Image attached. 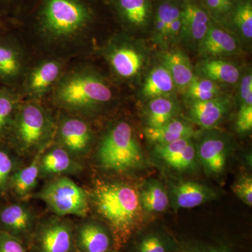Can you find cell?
Listing matches in <instances>:
<instances>
[{"label":"cell","mask_w":252,"mask_h":252,"mask_svg":"<svg viewBox=\"0 0 252 252\" xmlns=\"http://www.w3.org/2000/svg\"><path fill=\"white\" fill-rule=\"evenodd\" d=\"M89 200L109 225L114 248L119 250L142 222L143 210L139 190L126 182H98L93 189Z\"/></svg>","instance_id":"obj_1"},{"label":"cell","mask_w":252,"mask_h":252,"mask_svg":"<svg viewBox=\"0 0 252 252\" xmlns=\"http://www.w3.org/2000/svg\"><path fill=\"white\" fill-rule=\"evenodd\" d=\"M55 102L69 112L88 115L103 108L114 94L107 81L89 67H80L62 75L55 86Z\"/></svg>","instance_id":"obj_2"},{"label":"cell","mask_w":252,"mask_h":252,"mask_svg":"<svg viewBox=\"0 0 252 252\" xmlns=\"http://www.w3.org/2000/svg\"><path fill=\"white\" fill-rule=\"evenodd\" d=\"M56 130L54 118L41 104L20 103L4 142L20 158L34 157L51 145Z\"/></svg>","instance_id":"obj_3"},{"label":"cell","mask_w":252,"mask_h":252,"mask_svg":"<svg viewBox=\"0 0 252 252\" xmlns=\"http://www.w3.org/2000/svg\"><path fill=\"white\" fill-rule=\"evenodd\" d=\"M96 159L102 170L127 173L140 170L145 157L132 126L121 121L109 127L99 142Z\"/></svg>","instance_id":"obj_4"},{"label":"cell","mask_w":252,"mask_h":252,"mask_svg":"<svg viewBox=\"0 0 252 252\" xmlns=\"http://www.w3.org/2000/svg\"><path fill=\"white\" fill-rule=\"evenodd\" d=\"M92 11L81 0H44L39 14L43 34L55 40L74 37L92 20Z\"/></svg>","instance_id":"obj_5"},{"label":"cell","mask_w":252,"mask_h":252,"mask_svg":"<svg viewBox=\"0 0 252 252\" xmlns=\"http://www.w3.org/2000/svg\"><path fill=\"white\" fill-rule=\"evenodd\" d=\"M102 54L113 74L126 82L139 80L149 63L148 49L129 36H114L102 49Z\"/></svg>","instance_id":"obj_6"},{"label":"cell","mask_w":252,"mask_h":252,"mask_svg":"<svg viewBox=\"0 0 252 252\" xmlns=\"http://www.w3.org/2000/svg\"><path fill=\"white\" fill-rule=\"evenodd\" d=\"M35 196L57 216L85 217L89 213V194L67 176L54 177Z\"/></svg>","instance_id":"obj_7"},{"label":"cell","mask_w":252,"mask_h":252,"mask_svg":"<svg viewBox=\"0 0 252 252\" xmlns=\"http://www.w3.org/2000/svg\"><path fill=\"white\" fill-rule=\"evenodd\" d=\"M28 252H77L72 222L57 215L38 221Z\"/></svg>","instance_id":"obj_8"},{"label":"cell","mask_w":252,"mask_h":252,"mask_svg":"<svg viewBox=\"0 0 252 252\" xmlns=\"http://www.w3.org/2000/svg\"><path fill=\"white\" fill-rule=\"evenodd\" d=\"M37 223L35 212L23 200L0 204V231L21 240L28 250Z\"/></svg>","instance_id":"obj_9"},{"label":"cell","mask_w":252,"mask_h":252,"mask_svg":"<svg viewBox=\"0 0 252 252\" xmlns=\"http://www.w3.org/2000/svg\"><path fill=\"white\" fill-rule=\"evenodd\" d=\"M58 145L79 160L89 153L94 141L90 126L84 119L74 116L63 117L56 125Z\"/></svg>","instance_id":"obj_10"},{"label":"cell","mask_w":252,"mask_h":252,"mask_svg":"<svg viewBox=\"0 0 252 252\" xmlns=\"http://www.w3.org/2000/svg\"><path fill=\"white\" fill-rule=\"evenodd\" d=\"M211 23V18L198 0H183L180 43L197 51Z\"/></svg>","instance_id":"obj_11"},{"label":"cell","mask_w":252,"mask_h":252,"mask_svg":"<svg viewBox=\"0 0 252 252\" xmlns=\"http://www.w3.org/2000/svg\"><path fill=\"white\" fill-rule=\"evenodd\" d=\"M241 41L232 32L212 21L208 32L199 44L197 52L203 59L236 56L241 52Z\"/></svg>","instance_id":"obj_12"},{"label":"cell","mask_w":252,"mask_h":252,"mask_svg":"<svg viewBox=\"0 0 252 252\" xmlns=\"http://www.w3.org/2000/svg\"><path fill=\"white\" fill-rule=\"evenodd\" d=\"M112 2L126 29L133 32H144L150 30L153 0H112Z\"/></svg>","instance_id":"obj_13"},{"label":"cell","mask_w":252,"mask_h":252,"mask_svg":"<svg viewBox=\"0 0 252 252\" xmlns=\"http://www.w3.org/2000/svg\"><path fill=\"white\" fill-rule=\"evenodd\" d=\"M188 121L205 130H212L229 112L231 99L226 94L200 102H187Z\"/></svg>","instance_id":"obj_14"},{"label":"cell","mask_w":252,"mask_h":252,"mask_svg":"<svg viewBox=\"0 0 252 252\" xmlns=\"http://www.w3.org/2000/svg\"><path fill=\"white\" fill-rule=\"evenodd\" d=\"M228 148V139L221 133L209 132L204 136L196 148V153L207 173L216 175L223 171Z\"/></svg>","instance_id":"obj_15"},{"label":"cell","mask_w":252,"mask_h":252,"mask_svg":"<svg viewBox=\"0 0 252 252\" xmlns=\"http://www.w3.org/2000/svg\"><path fill=\"white\" fill-rule=\"evenodd\" d=\"M62 64L56 60H46L28 73L25 81V92L32 99H39L54 89L62 77Z\"/></svg>","instance_id":"obj_16"},{"label":"cell","mask_w":252,"mask_h":252,"mask_svg":"<svg viewBox=\"0 0 252 252\" xmlns=\"http://www.w3.org/2000/svg\"><path fill=\"white\" fill-rule=\"evenodd\" d=\"M154 153L167 166L179 172L193 170L196 165V147L193 138L164 145H154Z\"/></svg>","instance_id":"obj_17"},{"label":"cell","mask_w":252,"mask_h":252,"mask_svg":"<svg viewBox=\"0 0 252 252\" xmlns=\"http://www.w3.org/2000/svg\"><path fill=\"white\" fill-rule=\"evenodd\" d=\"M82 168L77 159L58 144L50 145L39 158V178L77 175Z\"/></svg>","instance_id":"obj_18"},{"label":"cell","mask_w":252,"mask_h":252,"mask_svg":"<svg viewBox=\"0 0 252 252\" xmlns=\"http://www.w3.org/2000/svg\"><path fill=\"white\" fill-rule=\"evenodd\" d=\"M77 252H105L114 246L110 230L95 220H86L74 227Z\"/></svg>","instance_id":"obj_19"},{"label":"cell","mask_w":252,"mask_h":252,"mask_svg":"<svg viewBox=\"0 0 252 252\" xmlns=\"http://www.w3.org/2000/svg\"><path fill=\"white\" fill-rule=\"evenodd\" d=\"M194 72L220 86L238 84L243 73L236 64L222 58L202 59L194 67Z\"/></svg>","instance_id":"obj_20"},{"label":"cell","mask_w":252,"mask_h":252,"mask_svg":"<svg viewBox=\"0 0 252 252\" xmlns=\"http://www.w3.org/2000/svg\"><path fill=\"white\" fill-rule=\"evenodd\" d=\"M160 62L170 72L177 91L183 94L195 77L194 67L189 56L182 50L174 47L162 51Z\"/></svg>","instance_id":"obj_21"},{"label":"cell","mask_w":252,"mask_h":252,"mask_svg":"<svg viewBox=\"0 0 252 252\" xmlns=\"http://www.w3.org/2000/svg\"><path fill=\"white\" fill-rule=\"evenodd\" d=\"M183 0H157L150 30L152 39L161 51L168 49L167 34L174 14Z\"/></svg>","instance_id":"obj_22"},{"label":"cell","mask_w":252,"mask_h":252,"mask_svg":"<svg viewBox=\"0 0 252 252\" xmlns=\"http://www.w3.org/2000/svg\"><path fill=\"white\" fill-rule=\"evenodd\" d=\"M214 190L194 182H183L172 189V205L176 209H191L216 198Z\"/></svg>","instance_id":"obj_23"},{"label":"cell","mask_w":252,"mask_h":252,"mask_svg":"<svg viewBox=\"0 0 252 252\" xmlns=\"http://www.w3.org/2000/svg\"><path fill=\"white\" fill-rule=\"evenodd\" d=\"M144 134L154 145H164L183 139L193 138L195 131L189 121L176 117L160 127H144Z\"/></svg>","instance_id":"obj_24"},{"label":"cell","mask_w":252,"mask_h":252,"mask_svg":"<svg viewBox=\"0 0 252 252\" xmlns=\"http://www.w3.org/2000/svg\"><path fill=\"white\" fill-rule=\"evenodd\" d=\"M177 88L167 68L159 63L151 68L141 89V95L149 99L161 97H173Z\"/></svg>","instance_id":"obj_25"},{"label":"cell","mask_w":252,"mask_h":252,"mask_svg":"<svg viewBox=\"0 0 252 252\" xmlns=\"http://www.w3.org/2000/svg\"><path fill=\"white\" fill-rule=\"evenodd\" d=\"M41 153L34 156L29 165L18 168L11 177L9 194L14 195L19 200L29 198L37 186L39 179V158Z\"/></svg>","instance_id":"obj_26"},{"label":"cell","mask_w":252,"mask_h":252,"mask_svg":"<svg viewBox=\"0 0 252 252\" xmlns=\"http://www.w3.org/2000/svg\"><path fill=\"white\" fill-rule=\"evenodd\" d=\"M180 105L173 97L149 99L144 110L146 127H158L177 117Z\"/></svg>","instance_id":"obj_27"},{"label":"cell","mask_w":252,"mask_h":252,"mask_svg":"<svg viewBox=\"0 0 252 252\" xmlns=\"http://www.w3.org/2000/svg\"><path fill=\"white\" fill-rule=\"evenodd\" d=\"M228 30L241 42L251 43L252 39V0H236L229 18Z\"/></svg>","instance_id":"obj_28"},{"label":"cell","mask_w":252,"mask_h":252,"mask_svg":"<svg viewBox=\"0 0 252 252\" xmlns=\"http://www.w3.org/2000/svg\"><path fill=\"white\" fill-rule=\"evenodd\" d=\"M139 193L142 210L148 213H162L170 205L168 193L158 181H147L139 190Z\"/></svg>","instance_id":"obj_29"},{"label":"cell","mask_w":252,"mask_h":252,"mask_svg":"<svg viewBox=\"0 0 252 252\" xmlns=\"http://www.w3.org/2000/svg\"><path fill=\"white\" fill-rule=\"evenodd\" d=\"M22 71V59L18 49L7 42L0 41V81L10 84Z\"/></svg>","instance_id":"obj_30"},{"label":"cell","mask_w":252,"mask_h":252,"mask_svg":"<svg viewBox=\"0 0 252 252\" xmlns=\"http://www.w3.org/2000/svg\"><path fill=\"white\" fill-rule=\"evenodd\" d=\"M23 166L21 158L4 142H0V200L8 196L11 177Z\"/></svg>","instance_id":"obj_31"},{"label":"cell","mask_w":252,"mask_h":252,"mask_svg":"<svg viewBox=\"0 0 252 252\" xmlns=\"http://www.w3.org/2000/svg\"><path fill=\"white\" fill-rule=\"evenodd\" d=\"M183 94L187 102L209 100L223 94L220 84L195 74Z\"/></svg>","instance_id":"obj_32"},{"label":"cell","mask_w":252,"mask_h":252,"mask_svg":"<svg viewBox=\"0 0 252 252\" xmlns=\"http://www.w3.org/2000/svg\"><path fill=\"white\" fill-rule=\"evenodd\" d=\"M19 104L14 91L0 88V142H4Z\"/></svg>","instance_id":"obj_33"},{"label":"cell","mask_w":252,"mask_h":252,"mask_svg":"<svg viewBox=\"0 0 252 252\" xmlns=\"http://www.w3.org/2000/svg\"><path fill=\"white\" fill-rule=\"evenodd\" d=\"M214 23L228 30L232 10L236 0H198Z\"/></svg>","instance_id":"obj_34"},{"label":"cell","mask_w":252,"mask_h":252,"mask_svg":"<svg viewBox=\"0 0 252 252\" xmlns=\"http://www.w3.org/2000/svg\"><path fill=\"white\" fill-rule=\"evenodd\" d=\"M137 252H170L164 239L157 233L146 235L137 244Z\"/></svg>","instance_id":"obj_35"},{"label":"cell","mask_w":252,"mask_h":252,"mask_svg":"<svg viewBox=\"0 0 252 252\" xmlns=\"http://www.w3.org/2000/svg\"><path fill=\"white\" fill-rule=\"evenodd\" d=\"M233 191L243 203L252 207V179L251 176L239 177L233 186Z\"/></svg>","instance_id":"obj_36"},{"label":"cell","mask_w":252,"mask_h":252,"mask_svg":"<svg viewBox=\"0 0 252 252\" xmlns=\"http://www.w3.org/2000/svg\"><path fill=\"white\" fill-rule=\"evenodd\" d=\"M238 99L239 104L252 105V73L251 69L242 73L238 81Z\"/></svg>","instance_id":"obj_37"},{"label":"cell","mask_w":252,"mask_h":252,"mask_svg":"<svg viewBox=\"0 0 252 252\" xmlns=\"http://www.w3.org/2000/svg\"><path fill=\"white\" fill-rule=\"evenodd\" d=\"M235 129L238 133L245 135L252 130V105L241 104L239 106L235 120Z\"/></svg>","instance_id":"obj_38"},{"label":"cell","mask_w":252,"mask_h":252,"mask_svg":"<svg viewBox=\"0 0 252 252\" xmlns=\"http://www.w3.org/2000/svg\"><path fill=\"white\" fill-rule=\"evenodd\" d=\"M0 252H29L27 247L18 239L0 231Z\"/></svg>","instance_id":"obj_39"},{"label":"cell","mask_w":252,"mask_h":252,"mask_svg":"<svg viewBox=\"0 0 252 252\" xmlns=\"http://www.w3.org/2000/svg\"><path fill=\"white\" fill-rule=\"evenodd\" d=\"M182 252H229V251L226 249L189 245L186 247Z\"/></svg>","instance_id":"obj_40"},{"label":"cell","mask_w":252,"mask_h":252,"mask_svg":"<svg viewBox=\"0 0 252 252\" xmlns=\"http://www.w3.org/2000/svg\"><path fill=\"white\" fill-rule=\"evenodd\" d=\"M8 1H9V0H0V2H6Z\"/></svg>","instance_id":"obj_41"},{"label":"cell","mask_w":252,"mask_h":252,"mask_svg":"<svg viewBox=\"0 0 252 252\" xmlns=\"http://www.w3.org/2000/svg\"><path fill=\"white\" fill-rule=\"evenodd\" d=\"M115 252L112 251V250H109V251H107V252Z\"/></svg>","instance_id":"obj_42"},{"label":"cell","mask_w":252,"mask_h":252,"mask_svg":"<svg viewBox=\"0 0 252 252\" xmlns=\"http://www.w3.org/2000/svg\"><path fill=\"white\" fill-rule=\"evenodd\" d=\"M1 28V21H0V28Z\"/></svg>","instance_id":"obj_43"},{"label":"cell","mask_w":252,"mask_h":252,"mask_svg":"<svg viewBox=\"0 0 252 252\" xmlns=\"http://www.w3.org/2000/svg\"><path fill=\"white\" fill-rule=\"evenodd\" d=\"M229 252H230V251H229Z\"/></svg>","instance_id":"obj_44"}]
</instances>
